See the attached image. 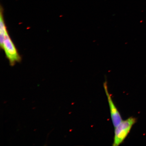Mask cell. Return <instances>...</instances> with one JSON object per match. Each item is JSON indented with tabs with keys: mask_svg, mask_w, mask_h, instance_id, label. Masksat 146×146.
I'll return each instance as SVG.
<instances>
[{
	"mask_svg": "<svg viewBox=\"0 0 146 146\" xmlns=\"http://www.w3.org/2000/svg\"><path fill=\"white\" fill-rule=\"evenodd\" d=\"M3 50H4L6 57L9 60L10 65L11 66H13L16 62L21 61V56L9 36L8 32L5 36Z\"/></svg>",
	"mask_w": 146,
	"mask_h": 146,
	"instance_id": "2",
	"label": "cell"
},
{
	"mask_svg": "<svg viewBox=\"0 0 146 146\" xmlns=\"http://www.w3.org/2000/svg\"><path fill=\"white\" fill-rule=\"evenodd\" d=\"M136 122V118L131 117L127 119L123 120L117 127L115 128L113 146H118L123 143Z\"/></svg>",
	"mask_w": 146,
	"mask_h": 146,
	"instance_id": "1",
	"label": "cell"
},
{
	"mask_svg": "<svg viewBox=\"0 0 146 146\" xmlns=\"http://www.w3.org/2000/svg\"><path fill=\"white\" fill-rule=\"evenodd\" d=\"M3 9L1 6V15H0V45L1 48H3V41L5 35L8 33L3 17Z\"/></svg>",
	"mask_w": 146,
	"mask_h": 146,
	"instance_id": "4",
	"label": "cell"
},
{
	"mask_svg": "<svg viewBox=\"0 0 146 146\" xmlns=\"http://www.w3.org/2000/svg\"><path fill=\"white\" fill-rule=\"evenodd\" d=\"M103 86L108 102L111 120L113 125L115 128L117 127L123 120L119 112L113 102L112 97L109 92L107 81L104 82Z\"/></svg>",
	"mask_w": 146,
	"mask_h": 146,
	"instance_id": "3",
	"label": "cell"
}]
</instances>
